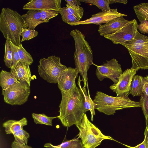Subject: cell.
Wrapping results in <instances>:
<instances>
[{"label": "cell", "mask_w": 148, "mask_h": 148, "mask_svg": "<svg viewBox=\"0 0 148 148\" xmlns=\"http://www.w3.org/2000/svg\"><path fill=\"white\" fill-rule=\"evenodd\" d=\"M88 119L86 114H85L81 123L76 125L79 131L77 136L78 138H81L84 148H95L104 140L97 138L92 133L88 126Z\"/></svg>", "instance_id": "obj_11"}, {"label": "cell", "mask_w": 148, "mask_h": 148, "mask_svg": "<svg viewBox=\"0 0 148 148\" xmlns=\"http://www.w3.org/2000/svg\"><path fill=\"white\" fill-rule=\"evenodd\" d=\"M32 117L34 123L36 124H44L47 125L52 126V121L58 116L49 117L44 114H32Z\"/></svg>", "instance_id": "obj_24"}, {"label": "cell", "mask_w": 148, "mask_h": 148, "mask_svg": "<svg viewBox=\"0 0 148 148\" xmlns=\"http://www.w3.org/2000/svg\"><path fill=\"white\" fill-rule=\"evenodd\" d=\"M18 52L20 58V62L31 65L33 62V59L30 54L23 47L21 44L18 47Z\"/></svg>", "instance_id": "obj_27"}, {"label": "cell", "mask_w": 148, "mask_h": 148, "mask_svg": "<svg viewBox=\"0 0 148 148\" xmlns=\"http://www.w3.org/2000/svg\"><path fill=\"white\" fill-rule=\"evenodd\" d=\"M66 6V9L67 12L74 16L78 21H80L83 15V8L80 6L75 8L71 7L68 5Z\"/></svg>", "instance_id": "obj_31"}, {"label": "cell", "mask_w": 148, "mask_h": 148, "mask_svg": "<svg viewBox=\"0 0 148 148\" xmlns=\"http://www.w3.org/2000/svg\"><path fill=\"white\" fill-rule=\"evenodd\" d=\"M136 71V69L132 67L127 69L121 75L118 82L110 87V89L116 93V97L128 95L132 79Z\"/></svg>", "instance_id": "obj_10"}, {"label": "cell", "mask_w": 148, "mask_h": 148, "mask_svg": "<svg viewBox=\"0 0 148 148\" xmlns=\"http://www.w3.org/2000/svg\"><path fill=\"white\" fill-rule=\"evenodd\" d=\"M126 14H122L118 11L117 9H111L109 11H102L92 14L91 17L84 21H80L71 24V26H75L80 25L94 24L100 25L106 23L109 21L119 17L127 16Z\"/></svg>", "instance_id": "obj_12"}, {"label": "cell", "mask_w": 148, "mask_h": 148, "mask_svg": "<svg viewBox=\"0 0 148 148\" xmlns=\"http://www.w3.org/2000/svg\"><path fill=\"white\" fill-rule=\"evenodd\" d=\"M93 101L95 109L108 115H114L116 111L125 108L142 107L140 102L131 100L128 96L114 97L101 91L97 92Z\"/></svg>", "instance_id": "obj_4"}, {"label": "cell", "mask_w": 148, "mask_h": 148, "mask_svg": "<svg viewBox=\"0 0 148 148\" xmlns=\"http://www.w3.org/2000/svg\"><path fill=\"white\" fill-rule=\"evenodd\" d=\"M143 94L148 96V75L144 77L143 85L142 88Z\"/></svg>", "instance_id": "obj_38"}, {"label": "cell", "mask_w": 148, "mask_h": 148, "mask_svg": "<svg viewBox=\"0 0 148 148\" xmlns=\"http://www.w3.org/2000/svg\"><path fill=\"white\" fill-rule=\"evenodd\" d=\"M27 121L25 117H23L19 120H8L3 124V127L5 128L7 134H13L23 129V127L26 125Z\"/></svg>", "instance_id": "obj_18"}, {"label": "cell", "mask_w": 148, "mask_h": 148, "mask_svg": "<svg viewBox=\"0 0 148 148\" xmlns=\"http://www.w3.org/2000/svg\"><path fill=\"white\" fill-rule=\"evenodd\" d=\"M75 68L69 67L62 71L58 80V87L61 93L68 95L74 87L78 76Z\"/></svg>", "instance_id": "obj_13"}, {"label": "cell", "mask_w": 148, "mask_h": 148, "mask_svg": "<svg viewBox=\"0 0 148 148\" xmlns=\"http://www.w3.org/2000/svg\"><path fill=\"white\" fill-rule=\"evenodd\" d=\"M148 132L147 128L146 127L144 131V140L142 143L134 147H132L125 144H122L128 148H148Z\"/></svg>", "instance_id": "obj_36"}, {"label": "cell", "mask_w": 148, "mask_h": 148, "mask_svg": "<svg viewBox=\"0 0 148 148\" xmlns=\"http://www.w3.org/2000/svg\"><path fill=\"white\" fill-rule=\"evenodd\" d=\"M79 138H74L70 140L63 142L61 144L54 145L50 143H45L44 147L46 148H84L81 140Z\"/></svg>", "instance_id": "obj_21"}, {"label": "cell", "mask_w": 148, "mask_h": 148, "mask_svg": "<svg viewBox=\"0 0 148 148\" xmlns=\"http://www.w3.org/2000/svg\"><path fill=\"white\" fill-rule=\"evenodd\" d=\"M62 99L59 106L58 117L65 127L80 124L84 115L88 111L84 106V99L81 90L75 84L68 95L61 93Z\"/></svg>", "instance_id": "obj_1"}, {"label": "cell", "mask_w": 148, "mask_h": 148, "mask_svg": "<svg viewBox=\"0 0 148 148\" xmlns=\"http://www.w3.org/2000/svg\"><path fill=\"white\" fill-rule=\"evenodd\" d=\"M65 1L67 3L66 5H68L73 8L80 6L81 5L79 0H65Z\"/></svg>", "instance_id": "obj_39"}, {"label": "cell", "mask_w": 148, "mask_h": 148, "mask_svg": "<svg viewBox=\"0 0 148 148\" xmlns=\"http://www.w3.org/2000/svg\"><path fill=\"white\" fill-rule=\"evenodd\" d=\"M12 148H33L31 147L26 145H21L14 141L13 142L11 145Z\"/></svg>", "instance_id": "obj_40"}, {"label": "cell", "mask_w": 148, "mask_h": 148, "mask_svg": "<svg viewBox=\"0 0 148 148\" xmlns=\"http://www.w3.org/2000/svg\"><path fill=\"white\" fill-rule=\"evenodd\" d=\"M138 25L136 20L133 19L115 33L104 37L114 44H121L135 38L138 31Z\"/></svg>", "instance_id": "obj_9"}, {"label": "cell", "mask_w": 148, "mask_h": 148, "mask_svg": "<svg viewBox=\"0 0 148 148\" xmlns=\"http://www.w3.org/2000/svg\"><path fill=\"white\" fill-rule=\"evenodd\" d=\"M79 1L95 5L102 11H109L111 9L109 6V0H79Z\"/></svg>", "instance_id": "obj_25"}, {"label": "cell", "mask_w": 148, "mask_h": 148, "mask_svg": "<svg viewBox=\"0 0 148 148\" xmlns=\"http://www.w3.org/2000/svg\"><path fill=\"white\" fill-rule=\"evenodd\" d=\"M128 50L132 60V68L136 71L148 69V36L137 31L133 40L122 43Z\"/></svg>", "instance_id": "obj_5"}, {"label": "cell", "mask_w": 148, "mask_h": 148, "mask_svg": "<svg viewBox=\"0 0 148 148\" xmlns=\"http://www.w3.org/2000/svg\"><path fill=\"white\" fill-rule=\"evenodd\" d=\"M42 18L48 22L49 20L58 15L60 12L51 10H40Z\"/></svg>", "instance_id": "obj_34"}, {"label": "cell", "mask_w": 148, "mask_h": 148, "mask_svg": "<svg viewBox=\"0 0 148 148\" xmlns=\"http://www.w3.org/2000/svg\"><path fill=\"white\" fill-rule=\"evenodd\" d=\"M12 59V51L9 42V40L7 38L6 39L5 46V53L4 62L5 66L10 68Z\"/></svg>", "instance_id": "obj_29"}, {"label": "cell", "mask_w": 148, "mask_h": 148, "mask_svg": "<svg viewBox=\"0 0 148 148\" xmlns=\"http://www.w3.org/2000/svg\"><path fill=\"white\" fill-rule=\"evenodd\" d=\"M139 102L146 120L148 119V96L144 94L141 95Z\"/></svg>", "instance_id": "obj_35"}, {"label": "cell", "mask_w": 148, "mask_h": 148, "mask_svg": "<svg viewBox=\"0 0 148 148\" xmlns=\"http://www.w3.org/2000/svg\"><path fill=\"white\" fill-rule=\"evenodd\" d=\"M87 123L88 127L92 133L97 138L105 139H108L115 141L119 143L120 142L114 140L110 136H106L103 134L101 131L93 124L88 119Z\"/></svg>", "instance_id": "obj_28"}, {"label": "cell", "mask_w": 148, "mask_h": 148, "mask_svg": "<svg viewBox=\"0 0 148 148\" xmlns=\"http://www.w3.org/2000/svg\"><path fill=\"white\" fill-rule=\"evenodd\" d=\"M61 0H31L25 4L23 10H51L60 12Z\"/></svg>", "instance_id": "obj_14"}, {"label": "cell", "mask_w": 148, "mask_h": 148, "mask_svg": "<svg viewBox=\"0 0 148 148\" xmlns=\"http://www.w3.org/2000/svg\"><path fill=\"white\" fill-rule=\"evenodd\" d=\"M97 67L96 75L97 78L101 81L104 78H108L112 80L114 84H116L123 71L121 65L114 58L110 60H106L101 65H97L94 64Z\"/></svg>", "instance_id": "obj_8"}, {"label": "cell", "mask_w": 148, "mask_h": 148, "mask_svg": "<svg viewBox=\"0 0 148 148\" xmlns=\"http://www.w3.org/2000/svg\"><path fill=\"white\" fill-rule=\"evenodd\" d=\"M23 28L28 29L21 16L9 8H2L0 15V30L6 39L15 45L21 44V33Z\"/></svg>", "instance_id": "obj_3"}, {"label": "cell", "mask_w": 148, "mask_h": 148, "mask_svg": "<svg viewBox=\"0 0 148 148\" xmlns=\"http://www.w3.org/2000/svg\"><path fill=\"white\" fill-rule=\"evenodd\" d=\"M146 127L147 128V130H148V127L147 126H146Z\"/></svg>", "instance_id": "obj_43"}, {"label": "cell", "mask_w": 148, "mask_h": 148, "mask_svg": "<svg viewBox=\"0 0 148 148\" xmlns=\"http://www.w3.org/2000/svg\"><path fill=\"white\" fill-rule=\"evenodd\" d=\"M60 13L61 15L62 21L69 25L79 21L74 16L68 13L65 7L61 8Z\"/></svg>", "instance_id": "obj_30"}, {"label": "cell", "mask_w": 148, "mask_h": 148, "mask_svg": "<svg viewBox=\"0 0 148 148\" xmlns=\"http://www.w3.org/2000/svg\"><path fill=\"white\" fill-rule=\"evenodd\" d=\"M30 93V86L26 82H20L2 90V95L5 103L12 106L21 105L27 101Z\"/></svg>", "instance_id": "obj_7"}, {"label": "cell", "mask_w": 148, "mask_h": 148, "mask_svg": "<svg viewBox=\"0 0 148 148\" xmlns=\"http://www.w3.org/2000/svg\"><path fill=\"white\" fill-rule=\"evenodd\" d=\"M145 122L146 126L148 127V119L147 120H145Z\"/></svg>", "instance_id": "obj_42"}, {"label": "cell", "mask_w": 148, "mask_h": 148, "mask_svg": "<svg viewBox=\"0 0 148 148\" xmlns=\"http://www.w3.org/2000/svg\"><path fill=\"white\" fill-rule=\"evenodd\" d=\"M67 68L61 63L60 57L51 56L40 60L38 72L45 80L48 83L56 84L61 73Z\"/></svg>", "instance_id": "obj_6"}, {"label": "cell", "mask_w": 148, "mask_h": 148, "mask_svg": "<svg viewBox=\"0 0 148 148\" xmlns=\"http://www.w3.org/2000/svg\"><path fill=\"white\" fill-rule=\"evenodd\" d=\"M38 34V32L35 30L23 28L21 33L22 37L21 42L32 39L37 36Z\"/></svg>", "instance_id": "obj_32"}, {"label": "cell", "mask_w": 148, "mask_h": 148, "mask_svg": "<svg viewBox=\"0 0 148 148\" xmlns=\"http://www.w3.org/2000/svg\"><path fill=\"white\" fill-rule=\"evenodd\" d=\"M143 81V77L138 75H135L132 79L129 94L133 97L140 96L143 95L142 88Z\"/></svg>", "instance_id": "obj_22"}, {"label": "cell", "mask_w": 148, "mask_h": 148, "mask_svg": "<svg viewBox=\"0 0 148 148\" xmlns=\"http://www.w3.org/2000/svg\"><path fill=\"white\" fill-rule=\"evenodd\" d=\"M13 135L15 142L21 145H27L29 134L27 131L23 129L15 133Z\"/></svg>", "instance_id": "obj_26"}, {"label": "cell", "mask_w": 148, "mask_h": 148, "mask_svg": "<svg viewBox=\"0 0 148 148\" xmlns=\"http://www.w3.org/2000/svg\"><path fill=\"white\" fill-rule=\"evenodd\" d=\"M133 9L140 22L148 20V3H142L135 5Z\"/></svg>", "instance_id": "obj_23"}, {"label": "cell", "mask_w": 148, "mask_h": 148, "mask_svg": "<svg viewBox=\"0 0 148 148\" xmlns=\"http://www.w3.org/2000/svg\"><path fill=\"white\" fill-rule=\"evenodd\" d=\"M10 72L2 70L0 73V86L2 90H6L16 83L20 82Z\"/></svg>", "instance_id": "obj_20"}, {"label": "cell", "mask_w": 148, "mask_h": 148, "mask_svg": "<svg viewBox=\"0 0 148 148\" xmlns=\"http://www.w3.org/2000/svg\"><path fill=\"white\" fill-rule=\"evenodd\" d=\"M29 66L27 63L19 62L11 69L10 71L18 81L26 82L30 86L32 77Z\"/></svg>", "instance_id": "obj_16"}, {"label": "cell", "mask_w": 148, "mask_h": 148, "mask_svg": "<svg viewBox=\"0 0 148 148\" xmlns=\"http://www.w3.org/2000/svg\"><path fill=\"white\" fill-rule=\"evenodd\" d=\"M125 19L123 16L112 20L103 25H99L98 31L100 35L102 36L113 34L129 22Z\"/></svg>", "instance_id": "obj_15"}, {"label": "cell", "mask_w": 148, "mask_h": 148, "mask_svg": "<svg viewBox=\"0 0 148 148\" xmlns=\"http://www.w3.org/2000/svg\"><path fill=\"white\" fill-rule=\"evenodd\" d=\"M110 4L116 3H122L124 4H126L127 1L126 0H109Z\"/></svg>", "instance_id": "obj_41"}, {"label": "cell", "mask_w": 148, "mask_h": 148, "mask_svg": "<svg viewBox=\"0 0 148 148\" xmlns=\"http://www.w3.org/2000/svg\"><path fill=\"white\" fill-rule=\"evenodd\" d=\"M21 16L28 29L35 30L39 24L47 23L42 18L40 10H29L26 14Z\"/></svg>", "instance_id": "obj_17"}, {"label": "cell", "mask_w": 148, "mask_h": 148, "mask_svg": "<svg viewBox=\"0 0 148 148\" xmlns=\"http://www.w3.org/2000/svg\"><path fill=\"white\" fill-rule=\"evenodd\" d=\"M9 42L12 51V59L10 67L11 69L20 62V58L18 51V47L15 45L10 40Z\"/></svg>", "instance_id": "obj_33"}, {"label": "cell", "mask_w": 148, "mask_h": 148, "mask_svg": "<svg viewBox=\"0 0 148 148\" xmlns=\"http://www.w3.org/2000/svg\"><path fill=\"white\" fill-rule=\"evenodd\" d=\"M75 42V51L74 59L75 68L82 77L84 87L88 82L87 71L90 66L93 64L92 51L88 42L86 40L84 35L79 30H72L70 33Z\"/></svg>", "instance_id": "obj_2"}, {"label": "cell", "mask_w": 148, "mask_h": 148, "mask_svg": "<svg viewBox=\"0 0 148 148\" xmlns=\"http://www.w3.org/2000/svg\"><path fill=\"white\" fill-rule=\"evenodd\" d=\"M137 29L143 34H148V20L141 21L137 26Z\"/></svg>", "instance_id": "obj_37"}, {"label": "cell", "mask_w": 148, "mask_h": 148, "mask_svg": "<svg viewBox=\"0 0 148 148\" xmlns=\"http://www.w3.org/2000/svg\"><path fill=\"white\" fill-rule=\"evenodd\" d=\"M81 81L80 75L78 77L77 84L83 93L84 99V107L87 110L90 111L91 114V120L92 121H93L94 116L95 115V103L90 97L88 83H87L86 86L88 90L87 93L86 87L84 86L82 88V87L81 85Z\"/></svg>", "instance_id": "obj_19"}]
</instances>
